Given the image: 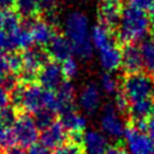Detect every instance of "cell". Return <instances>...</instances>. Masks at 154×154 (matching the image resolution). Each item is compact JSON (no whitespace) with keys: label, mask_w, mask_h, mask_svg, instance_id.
Segmentation results:
<instances>
[{"label":"cell","mask_w":154,"mask_h":154,"mask_svg":"<svg viewBox=\"0 0 154 154\" xmlns=\"http://www.w3.org/2000/svg\"><path fill=\"white\" fill-rule=\"evenodd\" d=\"M65 37L70 41L73 53L83 60L90 59L94 47L90 38L89 19L81 11H71L64 19Z\"/></svg>","instance_id":"obj_1"},{"label":"cell","mask_w":154,"mask_h":154,"mask_svg":"<svg viewBox=\"0 0 154 154\" xmlns=\"http://www.w3.org/2000/svg\"><path fill=\"white\" fill-rule=\"evenodd\" d=\"M12 100L14 101L17 107H20L24 111L34 114L43 108H48L58 113L55 93L34 83L18 85L16 89H13Z\"/></svg>","instance_id":"obj_2"},{"label":"cell","mask_w":154,"mask_h":154,"mask_svg":"<svg viewBox=\"0 0 154 154\" xmlns=\"http://www.w3.org/2000/svg\"><path fill=\"white\" fill-rule=\"evenodd\" d=\"M149 28L150 18L146 11L130 4L122 8L118 23V36L123 42L134 45L135 42L142 41L147 36Z\"/></svg>","instance_id":"obj_3"},{"label":"cell","mask_w":154,"mask_h":154,"mask_svg":"<svg viewBox=\"0 0 154 154\" xmlns=\"http://www.w3.org/2000/svg\"><path fill=\"white\" fill-rule=\"evenodd\" d=\"M126 100L132 103L140 100L153 97L154 95V79L152 76L136 72L128 75L123 81V90Z\"/></svg>","instance_id":"obj_4"},{"label":"cell","mask_w":154,"mask_h":154,"mask_svg":"<svg viewBox=\"0 0 154 154\" xmlns=\"http://www.w3.org/2000/svg\"><path fill=\"white\" fill-rule=\"evenodd\" d=\"M14 146L18 148H30L38 138V129L34 118L29 114H19L16 123L10 128Z\"/></svg>","instance_id":"obj_5"},{"label":"cell","mask_w":154,"mask_h":154,"mask_svg":"<svg viewBox=\"0 0 154 154\" xmlns=\"http://www.w3.org/2000/svg\"><path fill=\"white\" fill-rule=\"evenodd\" d=\"M100 126L101 130L112 138H120L124 136L126 128L114 103H107L102 108Z\"/></svg>","instance_id":"obj_6"},{"label":"cell","mask_w":154,"mask_h":154,"mask_svg":"<svg viewBox=\"0 0 154 154\" xmlns=\"http://www.w3.org/2000/svg\"><path fill=\"white\" fill-rule=\"evenodd\" d=\"M48 54L41 48H29L22 54V75L25 79L35 78L42 66L48 61Z\"/></svg>","instance_id":"obj_7"},{"label":"cell","mask_w":154,"mask_h":154,"mask_svg":"<svg viewBox=\"0 0 154 154\" xmlns=\"http://www.w3.org/2000/svg\"><path fill=\"white\" fill-rule=\"evenodd\" d=\"M124 137L131 154H154V142L144 131L129 125L125 129Z\"/></svg>","instance_id":"obj_8"},{"label":"cell","mask_w":154,"mask_h":154,"mask_svg":"<svg viewBox=\"0 0 154 154\" xmlns=\"http://www.w3.org/2000/svg\"><path fill=\"white\" fill-rule=\"evenodd\" d=\"M64 77L61 65L57 61H47L37 75L41 87L47 90H57L65 82Z\"/></svg>","instance_id":"obj_9"},{"label":"cell","mask_w":154,"mask_h":154,"mask_svg":"<svg viewBox=\"0 0 154 154\" xmlns=\"http://www.w3.org/2000/svg\"><path fill=\"white\" fill-rule=\"evenodd\" d=\"M78 103L87 113H94L101 106V93L95 83H88L78 95Z\"/></svg>","instance_id":"obj_10"},{"label":"cell","mask_w":154,"mask_h":154,"mask_svg":"<svg viewBox=\"0 0 154 154\" xmlns=\"http://www.w3.org/2000/svg\"><path fill=\"white\" fill-rule=\"evenodd\" d=\"M40 140H41V144H43L48 149L51 148L57 149L69 140V135L64 129V126L60 124V122H55L47 129L42 130V134L40 135Z\"/></svg>","instance_id":"obj_11"},{"label":"cell","mask_w":154,"mask_h":154,"mask_svg":"<svg viewBox=\"0 0 154 154\" xmlns=\"http://www.w3.org/2000/svg\"><path fill=\"white\" fill-rule=\"evenodd\" d=\"M60 124L70 135L83 134L87 128V119L72 107L60 113Z\"/></svg>","instance_id":"obj_12"},{"label":"cell","mask_w":154,"mask_h":154,"mask_svg":"<svg viewBox=\"0 0 154 154\" xmlns=\"http://www.w3.org/2000/svg\"><path fill=\"white\" fill-rule=\"evenodd\" d=\"M48 54L54 59V61H65L73 54L72 46L65 35H54L51 42L47 45Z\"/></svg>","instance_id":"obj_13"},{"label":"cell","mask_w":154,"mask_h":154,"mask_svg":"<svg viewBox=\"0 0 154 154\" xmlns=\"http://www.w3.org/2000/svg\"><path fill=\"white\" fill-rule=\"evenodd\" d=\"M108 148L105 135L97 130H88L83 134V149L85 154H103Z\"/></svg>","instance_id":"obj_14"},{"label":"cell","mask_w":154,"mask_h":154,"mask_svg":"<svg viewBox=\"0 0 154 154\" xmlns=\"http://www.w3.org/2000/svg\"><path fill=\"white\" fill-rule=\"evenodd\" d=\"M122 66L130 75L140 72L143 67L140 47L135 45H126L122 51Z\"/></svg>","instance_id":"obj_15"},{"label":"cell","mask_w":154,"mask_h":154,"mask_svg":"<svg viewBox=\"0 0 154 154\" xmlns=\"http://www.w3.org/2000/svg\"><path fill=\"white\" fill-rule=\"evenodd\" d=\"M128 113L131 118V124L146 123V120L154 113V99H144L130 103Z\"/></svg>","instance_id":"obj_16"},{"label":"cell","mask_w":154,"mask_h":154,"mask_svg":"<svg viewBox=\"0 0 154 154\" xmlns=\"http://www.w3.org/2000/svg\"><path fill=\"white\" fill-rule=\"evenodd\" d=\"M29 30L32 37V42L38 46H45L51 42L53 36V26L47 20L43 19H35L29 24Z\"/></svg>","instance_id":"obj_17"},{"label":"cell","mask_w":154,"mask_h":154,"mask_svg":"<svg viewBox=\"0 0 154 154\" xmlns=\"http://www.w3.org/2000/svg\"><path fill=\"white\" fill-rule=\"evenodd\" d=\"M99 63L106 72H112L122 65V51L116 43L97 51Z\"/></svg>","instance_id":"obj_18"},{"label":"cell","mask_w":154,"mask_h":154,"mask_svg":"<svg viewBox=\"0 0 154 154\" xmlns=\"http://www.w3.org/2000/svg\"><path fill=\"white\" fill-rule=\"evenodd\" d=\"M55 99H57V111L61 113L69 108H72V102L75 99V87L71 82L65 81L57 90H55Z\"/></svg>","instance_id":"obj_19"},{"label":"cell","mask_w":154,"mask_h":154,"mask_svg":"<svg viewBox=\"0 0 154 154\" xmlns=\"http://www.w3.org/2000/svg\"><path fill=\"white\" fill-rule=\"evenodd\" d=\"M90 38H91L93 47L96 51H100L102 48H106V47L116 43L109 28L105 26L101 23L93 26V29L90 31Z\"/></svg>","instance_id":"obj_20"},{"label":"cell","mask_w":154,"mask_h":154,"mask_svg":"<svg viewBox=\"0 0 154 154\" xmlns=\"http://www.w3.org/2000/svg\"><path fill=\"white\" fill-rule=\"evenodd\" d=\"M143 67L152 75H154V41L143 40L140 46Z\"/></svg>","instance_id":"obj_21"},{"label":"cell","mask_w":154,"mask_h":154,"mask_svg":"<svg viewBox=\"0 0 154 154\" xmlns=\"http://www.w3.org/2000/svg\"><path fill=\"white\" fill-rule=\"evenodd\" d=\"M11 36H12V40L14 43V48H20V49L26 51L34 43L30 30H29V28H25V26H20L16 31L11 32Z\"/></svg>","instance_id":"obj_22"},{"label":"cell","mask_w":154,"mask_h":154,"mask_svg":"<svg viewBox=\"0 0 154 154\" xmlns=\"http://www.w3.org/2000/svg\"><path fill=\"white\" fill-rule=\"evenodd\" d=\"M16 11L19 16L25 18H31L38 12V1L37 0H16L14 1Z\"/></svg>","instance_id":"obj_23"},{"label":"cell","mask_w":154,"mask_h":154,"mask_svg":"<svg viewBox=\"0 0 154 154\" xmlns=\"http://www.w3.org/2000/svg\"><path fill=\"white\" fill-rule=\"evenodd\" d=\"M34 122H35L37 129L45 130L48 126H51L53 123H55V112H53L48 108H43L35 113Z\"/></svg>","instance_id":"obj_24"},{"label":"cell","mask_w":154,"mask_h":154,"mask_svg":"<svg viewBox=\"0 0 154 154\" xmlns=\"http://www.w3.org/2000/svg\"><path fill=\"white\" fill-rule=\"evenodd\" d=\"M100 89L107 94H113L118 89V81L112 72H105L100 77Z\"/></svg>","instance_id":"obj_25"},{"label":"cell","mask_w":154,"mask_h":154,"mask_svg":"<svg viewBox=\"0 0 154 154\" xmlns=\"http://www.w3.org/2000/svg\"><path fill=\"white\" fill-rule=\"evenodd\" d=\"M53 154H85V153L83 146L75 143L71 140H67L63 146L57 148Z\"/></svg>","instance_id":"obj_26"},{"label":"cell","mask_w":154,"mask_h":154,"mask_svg":"<svg viewBox=\"0 0 154 154\" xmlns=\"http://www.w3.org/2000/svg\"><path fill=\"white\" fill-rule=\"evenodd\" d=\"M18 116L19 114L17 113L16 108H13L12 106H7L6 108H4V109L0 111V119H1V122L4 123V125L7 129H10L16 123Z\"/></svg>","instance_id":"obj_27"},{"label":"cell","mask_w":154,"mask_h":154,"mask_svg":"<svg viewBox=\"0 0 154 154\" xmlns=\"http://www.w3.org/2000/svg\"><path fill=\"white\" fill-rule=\"evenodd\" d=\"M37 1H38V11H42L47 14V17L49 18L47 22L51 24L52 18H53V20H55L54 12L57 8L58 0H37Z\"/></svg>","instance_id":"obj_28"},{"label":"cell","mask_w":154,"mask_h":154,"mask_svg":"<svg viewBox=\"0 0 154 154\" xmlns=\"http://www.w3.org/2000/svg\"><path fill=\"white\" fill-rule=\"evenodd\" d=\"M61 69H63V73H64L65 77L73 78L78 72V63L75 58L71 57V58L66 59L65 61H63Z\"/></svg>","instance_id":"obj_29"},{"label":"cell","mask_w":154,"mask_h":154,"mask_svg":"<svg viewBox=\"0 0 154 154\" xmlns=\"http://www.w3.org/2000/svg\"><path fill=\"white\" fill-rule=\"evenodd\" d=\"M13 49L16 48L11 34L4 30L2 28H0V52L5 53V52H11Z\"/></svg>","instance_id":"obj_30"},{"label":"cell","mask_w":154,"mask_h":154,"mask_svg":"<svg viewBox=\"0 0 154 154\" xmlns=\"http://www.w3.org/2000/svg\"><path fill=\"white\" fill-rule=\"evenodd\" d=\"M8 59V67L10 71L12 72H17L22 70V54H17V53H11L10 55H7Z\"/></svg>","instance_id":"obj_31"},{"label":"cell","mask_w":154,"mask_h":154,"mask_svg":"<svg viewBox=\"0 0 154 154\" xmlns=\"http://www.w3.org/2000/svg\"><path fill=\"white\" fill-rule=\"evenodd\" d=\"M103 154H129L126 148L123 146V143H116L109 146Z\"/></svg>","instance_id":"obj_32"},{"label":"cell","mask_w":154,"mask_h":154,"mask_svg":"<svg viewBox=\"0 0 154 154\" xmlns=\"http://www.w3.org/2000/svg\"><path fill=\"white\" fill-rule=\"evenodd\" d=\"M10 101H11V96H10L8 91L1 87L0 88V111L6 108L10 103Z\"/></svg>","instance_id":"obj_33"},{"label":"cell","mask_w":154,"mask_h":154,"mask_svg":"<svg viewBox=\"0 0 154 154\" xmlns=\"http://www.w3.org/2000/svg\"><path fill=\"white\" fill-rule=\"evenodd\" d=\"M28 154H52L51 150L45 147L43 144H37L35 143L34 146H31L28 150Z\"/></svg>","instance_id":"obj_34"},{"label":"cell","mask_w":154,"mask_h":154,"mask_svg":"<svg viewBox=\"0 0 154 154\" xmlns=\"http://www.w3.org/2000/svg\"><path fill=\"white\" fill-rule=\"evenodd\" d=\"M153 4V0H130V5L140 8V10H149Z\"/></svg>","instance_id":"obj_35"},{"label":"cell","mask_w":154,"mask_h":154,"mask_svg":"<svg viewBox=\"0 0 154 154\" xmlns=\"http://www.w3.org/2000/svg\"><path fill=\"white\" fill-rule=\"evenodd\" d=\"M7 72H10L7 55L5 53H1L0 52V77H2L4 75H6Z\"/></svg>","instance_id":"obj_36"},{"label":"cell","mask_w":154,"mask_h":154,"mask_svg":"<svg viewBox=\"0 0 154 154\" xmlns=\"http://www.w3.org/2000/svg\"><path fill=\"white\" fill-rule=\"evenodd\" d=\"M146 131L148 132V136L154 141V113L146 120Z\"/></svg>","instance_id":"obj_37"},{"label":"cell","mask_w":154,"mask_h":154,"mask_svg":"<svg viewBox=\"0 0 154 154\" xmlns=\"http://www.w3.org/2000/svg\"><path fill=\"white\" fill-rule=\"evenodd\" d=\"M1 154H26L22 148H18V147H12V148H8L6 150H4Z\"/></svg>","instance_id":"obj_38"},{"label":"cell","mask_w":154,"mask_h":154,"mask_svg":"<svg viewBox=\"0 0 154 154\" xmlns=\"http://www.w3.org/2000/svg\"><path fill=\"white\" fill-rule=\"evenodd\" d=\"M16 0H0V8L1 10H6L8 7H11L12 5H14Z\"/></svg>","instance_id":"obj_39"},{"label":"cell","mask_w":154,"mask_h":154,"mask_svg":"<svg viewBox=\"0 0 154 154\" xmlns=\"http://www.w3.org/2000/svg\"><path fill=\"white\" fill-rule=\"evenodd\" d=\"M148 11H149V18H150V20L154 22V0H153V4H152V6H150V8Z\"/></svg>","instance_id":"obj_40"},{"label":"cell","mask_w":154,"mask_h":154,"mask_svg":"<svg viewBox=\"0 0 154 154\" xmlns=\"http://www.w3.org/2000/svg\"><path fill=\"white\" fill-rule=\"evenodd\" d=\"M65 4H73V2H76V1H78V0H63Z\"/></svg>","instance_id":"obj_41"},{"label":"cell","mask_w":154,"mask_h":154,"mask_svg":"<svg viewBox=\"0 0 154 154\" xmlns=\"http://www.w3.org/2000/svg\"><path fill=\"white\" fill-rule=\"evenodd\" d=\"M4 83V77H0V88H1V84Z\"/></svg>","instance_id":"obj_42"},{"label":"cell","mask_w":154,"mask_h":154,"mask_svg":"<svg viewBox=\"0 0 154 154\" xmlns=\"http://www.w3.org/2000/svg\"><path fill=\"white\" fill-rule=\"evenodd\" d=\"M153 41H154V31H153Z\"/></svg>","instance_id":"obj_43"},{"label":"cell","mask_w":154,"mask_h":154,"mask_svg":"<svg viewBox=\"0 0 154 154\" xmlns=\"http://www.w3.org/2000/svg\"><path fill=\"white\" fill-rule=\"evenodd\" d=\"M0 154H1V148H0Z\"/></svg>","instance_id":"obj_44"}]
</instances>
